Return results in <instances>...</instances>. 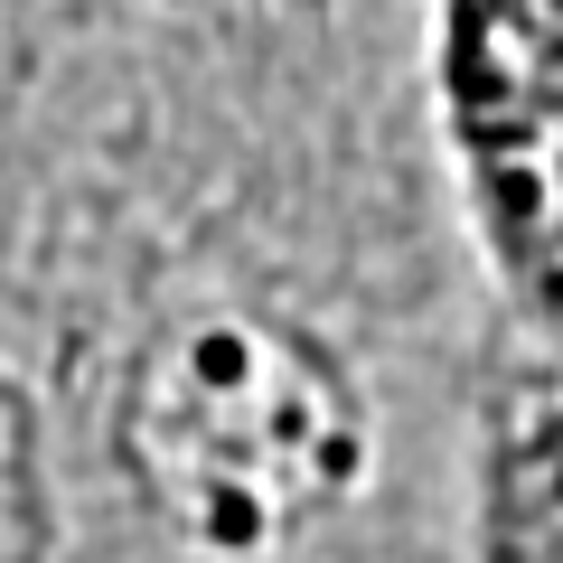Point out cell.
Returning <instances> with one entry per match:
<instances>
[{"label":"cell","instance_id":"6da1fadb","mask_svg":"<svg viewBox=\"0 0 563 563\" xmlns=\"http://www.w3.org/2000/svg\"><path fill=\"white\" fill-rule=\"evenodd\" d=\"M461 113L517 254L563 282V0H461Z\"/></svg>","mask_w":563,"mask_h":563}]
</instances>
